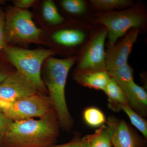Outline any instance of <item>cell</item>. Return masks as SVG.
<instances>
[{
  "label": "cell",
  "mask_w": 147,
  "mask_h": 147,
  "mask_svg": "<svg viewBox=\"0 0 147 147\" xmlns=\"http://www.w3.org/2000/svg\"><path fill=\"white\" fill-rule=\"evenodd\" d=\"M59 125L55 110L38 120L13 121L1 147H50L57 139Z\"/></svg>",
  "instance_id": "cell-1"
},
{
  "label": "cell",
  "mask_w": 147,
  "mask_h": 147,
  "mask_svg": "<svg viewBox=\"0 0 147 147\" xmlns=\"http://www.w3.org/2000/svg\"><path fill=\"white\" fill-rule=\"evenodd\" d=\"M75 62V58L58 59L50 57L46 65V84L50 99L59 125L67 130L71 129L73 121L67 105L65 91L69 72Z\"/></svg>",
  "instance_id": "cell-2"
},
{
  "label": "cell",
  "mask_w": 147,
  "mask_h": 147,
  "mask_svg": "<svg viewBox=\"0 0 147 147\" xmlns=\"http://www.w3.org/2000/svg\"><path fill=\"white\" fill-rule=\"evenodd\" d=\"M3 50L17 71L28 79L37 90L45 92L46 88L40 75L41 66L44 61L53 55V51L46 49L26 50L6 46Z\"/></svg>",
  "instance_id": "cell-3"
},
{
  "label": "cell",
  "mask_w": 147,
  "mask_h": 147,
  "mask_svg": "<svg viewBox=\"0 0 147 147\" xmlns=\"http://www.w3.org/2000/svg\"><path fill=\"white\" fill-rule=\"evenodd\" d=\"M146 13L139 8L99 13L93 22L105 26L107 31L108 45H114L119 38L132 29H139L146 23Z\"/></svg>",
  "instance_id": "cell-4"
},
{
  "label": "cell",
  "mask_w": 147,
  "mask_h": 147,
  "mask_svg": "<svg viewBox=\"0 0 147 147\" xmlns=\"http://www.w3.org/2000/svg\"><path fill=\"white\" fill-rule=\"evenodd\" d=\"M5 32L7 41L34 42L39 40L41 31L34 24L30 11L15 7L7 15Z\"/></svg>",
  "instance_id": "cell-5"
},
{
  "label": "cell",
  "mask_w": 147,
  "mask_h": 147,
  "mask_svg": "<svg viewBox=\"0 0 147 147\" xmlns=\"http://www.w3.org/2000/svg\"><path fill=\"white\" fill-rule=\"evenodd\" d=\"M50 98L37 94L2 105V113L13 121L44 117L52 111Z\"/></svg>",
  "instance_id": "cell-6"
},
{
  "label": "cell",
  "mask_w": 147,
  "mask_h": 147,
  "mask_svg": "<svg viewBox=\"0 0 147 147\" xmlns=\"http://www.w3.org/2000/svg\"><path fill=\"white\" fill-rule=\"evenodd\" d=\"M107 36L106 30L95 35L82 55L76 72L106 71L105 43Z\"/></svg>",
  "instance_id": "cell-7"
},
{
  "label": "cell",
  "mask_w": 147,
  "mask_h": 147,
  "mask_svg": "<svg viewBox=\"0 0 147 147\" xmlns=\"http://www.w3.org/2000/svg\"><path fill=\"white\" fill-rule=\"evenodd\" d=\"M37 90L31 82L18 71L7 75L0 84L1 105L37 94Z\"/></svg>",
  "instance_id": "cell-8"
},
{
  "label": "cell",
  "mask_w": 147,
  "mask_h": 147,
  "mask_svg": "<svg viewBox=\"0 0 147 147\" xmlns=\"http://www.w3.org/2000/svg\"><path fill=\"white\" fill-rule=\"evenodd\" d=\"M113 147H146V142L124 119L110 117L107 121Z\"/></svg>",
  "instance_id": "cell-9"
},
{
  "label": "cell",
  "mask_w": 147,
  "mask_h": 147,
  "mask_svg": "<svg viewBox=\"0 0 147 147\" xmlns=\"http://www.w3.org/2000/svg\"><path fill=\"white\" fill-rule=\"evenodd\" d=\"M139 29H132L114 45H108L106 53V71L113 70L127 63L133 45L137 41Z\"/></svg>",
  "instance_id": "cell-10"
},
{
  "label": "cell",
  "mask_w": 147,
  "mask_h": 147,
  "mask_svg": "<svg viewBox=\"0 0 147 147\" xmlns=\"http://www.w3.org/2000/svg\"><path fill=\"white\" fill-rule=\"evenodd\" d=\"M74 79L78 84L95 90L103 91L111 77L106 71L76 72Z\"/></svg>",
  "instance_id": "cell-11"
},
{
  "label": "cell",
  "mask_w": 147,
  "mask_h": 147,
  "mask_svg": "<svg viewBox=\"0 0 147 147\" xmlns=\"http://www.w3.org/2000/svg\"><path fill=\"white\" fill-rule=\"evenodd\" d=\"M103 91L108 96L109 108L113 111L119 112L124 105H129L125 94L113 78H111Z\"/></svg>",
  "instance_id": "cell-12"
},
{
  "label": "cell",
  "mask_w": 147,
  "mask_h": 147,
  "mask_svg": "<svg viewBox=\"0 0 147 147\" xmlns=\"http://www.w3.org/2000/svg\"><path fill=\"white\" fill-rule=\"evenodd\" d=\"M129 105L136 113L142 117H145L147 113V94L144 88L133 82L130 88L127 99Z\"/></svg>",
  "instance_id": "cell-13"
},
{
  "label": "cell",
  "mask_w": 147,
  "mask_h": 147,
  "mask_svg": "<svg viewBox=\"0 0 147 147\" xmlns=\"http://www.w3.org/2000/svg\"><path fill=\"white\" fill-rule=\"evenodd\" d=\"M107 72L123 90L127 100L130 92V86L132 82H134L132 67L127 63Z\"/></svg>",
  "instance_id": "cell-14"
},
{
  "label": "cell",
  "mask_w": 147,
  "mask_h": 147,
  "mask_svg": "<svg viewBox=\"0 0 147 147\" xmlns=\"http://www.w3.org/2000/svg\"><path fill=\"white\" fill-rule=\"evenodd\" d=\"M84 32L76 30H63L53 35V40L60 45L72 47L80 45L85 40Z\"/></svg>",
  "instance_id": "cell-15"
},
{
  "label": "cell",
  "mask_w": 147,
  "mask_h": 147,
  "mask_svg": "<svg viewBox=\"0 0 147 147\" xmlns=\"http://www.w3.org/2000/svg\"><path fill=\"white\" fill-rule=\"evenodd\" d=\"M90 147H112L111 138L107 126L102 125L93 134L87 135Z\"/></svg>",
  "instance_id": "cell-16"
},
{
  "label": "cell",
  "mask_w": 147,
  "mask_h": 147,
  "mask_svg": "<svg viewBox=\"0 0 147 147\" xmlns=\"http://www.w3.org/2000/svg\"><path fill=\"white\" fill-rule=\"evenodd\" d=\"M92 6L98 10L108 12L116 9L125 8L130 6L132 1L129 0H91Z\"/></svg>",
  "instance_id": "cell-17"
},
{
  "label": "cell",
  "mask_w": 147,
  "mask_h": 147,
  "mask_svg": "<svg viewBox=\"0 0 147 147\" xmlns=\"http://www.w3.org/2000/svg\"><path fill=\"white\" fill-rule=\"evenodd\" d=\"M42 13L45 21L52 25H59L64 20L59 13L55 4L51 0L44 2L42 6Z\"/></svg>",
  "instance_id": "cell-18"
},
{
  "label": "cell",
  "mask_w": 147,
  "mask_h": 147,
  "mask_svg": "<svg viewBox=\"0 0 147 147\" xmlns=\"http://www.w3.org/2000/svg\"><path fill=\"white\" fill-rule=\"evenodd\" d=\"M83 117L87 124L92 127L102 126L106 122L104 114L101 110L95 107L86 108L84 110Z\"/></svg>",
  "instance_id": "cell-19"
},
{
  "label": "cell",
  "mask_w": 147,
  "mask_h": 147,
  "mask_svg": "<svg viewBox=\"0 0 147 147\" xmlns=\"http://www.w3.org/2000/svg\"><path fill=\"white\" fill-rule=\"evenodd\" d=\"M121 110L128 116L131 124L142 133L145 139H147V121L132 110L128 104L124 105L121 108Z\"/></svg>",
  "instance_id": "cell-20"
},
{
  "label": "cell",
  "mask_w": 147,
  "mask_h": 147,
  "mask_svg": "<svg viewBox=\"0 0 147 147\" xmlns=\"http://www.w3.org/2000/svg\"><path fill=\"white\" fill-rule=\"evenodd\" d=\"M61 5L65 10L73 14H82L87 9L86 5L83 0H63Z\"/></svg>",
  "instance_id": "cell-21"
},
{
  "label": "cell",
  "mask_w": 147,
  "mask_h": 147,
  "mask_svg": "<svg viewBox=\"0 0 147 147\" xmlns=\"http://www.w3.org/2000/svg\"><path fill=\"white\" fill-rule=\"evenodd\" d=\"M13 121L0 112V147H1L3 140Z\"/></svg>",
  "instance_id": "cell-22"
},
{
  "label": "cell",
  "mask_w": 147,
  "mask_h": 147,
  "mask_svg": "<svg viewBox=\"0 0 147 147\" xmlns=\"http://www.w3.org/2000/svg\"><path fill=\"white\" fill-rule=\"evenodd\" d=\"M90 145L87 136L83 138L76 137L69 143L63 144L53 145L50 147H90Z\"/></svg>",
  "instance_id": "cell-23"
},
{
  "label": "cell",
  "mask_w": 147,
  "mask_h": 147,
  "mask_svg": "<svg viewBox=\"0 0 147 147\" xmlns=\"http://www.w3.org/2000/svg\"><path fill=\"white\" fill-rule=\"evenodd\" d=\"M5 20L4 16L0 12V51L4 50L6 46Z\"/></svg>",
  "instance_id": "cell-24"
},
{
  "label": "cell",
  "mask_w": 147,
  "mask_h": 147,
  "mask_svg": "<svg viewBox=\"0 0 147 147\" xmlns=\"http://www.w3.org/2000/svg\"><path fill=\"white\" fill-rule=\"evenodd\" d=\"M36 1L34 0H18L14 1L15 7L25 9L32 5Z\"/></svg>",
  "instance_id": "cell-25"
},
{
  "label": "cell",
  "mask_w": 147,
  "mask_h": 147,
  "mask_svg": "<svg viewBox=\"0 0 147 147\" xmlns=\"http://www.w3.org/2000/svg\"><path fill=\"white\" fill-rule=\"evenodd\" d=\"M7 76V75H6L5 74L0 73V84L3 82L4 80L5 79Z\"/></svg>",
  "instance_id": "cell-26"
},
{
  "label": "cell",
  "mask_w": 147,
  "mask_h": 147,
  "mask_svg": "<svg viewBox=\"0 0 147 147\" xmlns=\"http://www.w3.org/2000/svg\"><path fill=\"white\" fill-rule=\"evenodd\" d=\"M0 112H2V109L1 105V102H0Z\"/></svg>",
  "instance_id": "cell-27"
},
{
  "label": "cell",
  "mask_w": 147,
  "mask_h": 147,
  "mask_svg": "<svg viewBox=\"0 0 147 147\" xmlns=\"http://www.w3.org/2000/svg\"><path fill=\"white\" fill-rule=\"evenodd\" d=\"M1 2H2V1H0V3H1Z\"/></svg>",
  "instance_id": "cell-28"
},
{
  "label": "cell",
  "mask_w": 147,
  "mask_h": 147,
  "mask_svg": "<svg viewBox=\"0 0 147 147\" xmlns=\"http://www.w3.org/2000/svg\"></svg>",
  "instance_id": "cell-29"
}]
</instances>
